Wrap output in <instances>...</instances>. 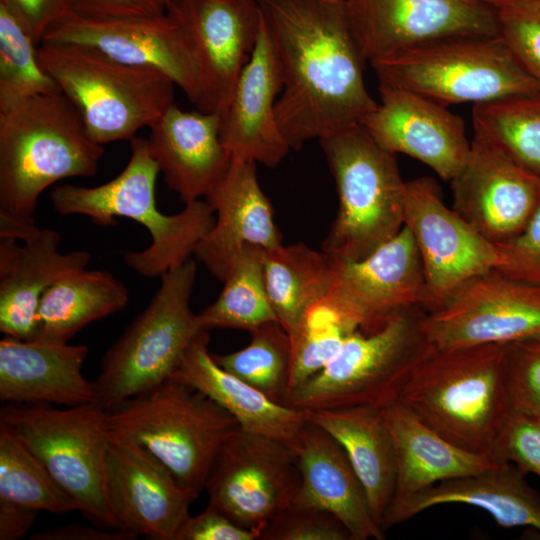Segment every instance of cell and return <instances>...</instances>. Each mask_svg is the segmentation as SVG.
Segmentation results:
<instances>
[{
	"instance_id": "11",
	"label": "cell",
	"mask_w": 540,
	"mask_h": 540,
	"mask_svg": "<svg viewBox=\"0 0 540 540\" xmlns=\"http://www.w3.org/2000/svg\"><path fill=\"white\" fill-rule=\"evenodd\" d=\"M379 82L442 106L540 93L500 35L445 40L370 62Z\"/></svg>"
},
{
	"instance_id": "35",
	"label": "cell",
	"mask_w": 540,
	"mask_h": 540,
	"mask_svg": "<svg viewBox=\"0 0 540 540\" xmlns=\"http://www.w3.org/2000/svg\"><path fill=\"white\" fill-rule=\"evenodd\" d=\"M474 136L540 178V93L473 105Z\"/></svg>"
},
{
	"instance_id": "9",
	"label": "cell",
	"mask_w": 540,
	"mask_h": 540,
	"mask_svg": "<svg viewBox=\"0 0 540 540\" xmlns=\"http://www.w3.org/2000/svg\"><path fill=\"white\" fill-rule=\"evenodd\" d=\"M426 310H402L379 329L352 333L320 372L289 392L299 410L369 406L384 409L399 396L418 364L435 348L424 327Z\"/></svg>"
},
{
	"instance_id": "33",
	"label": "cell",
	"mask_w": 540,
	"mask_h": 540,
	"mask_svg": "<svg viewBox=\"0 0 540 540\" xmlns=\"http://www.w3.org/2000/svg\"><path fill=\"white\" fill-rule=\"evenodd\" d=\"M264 280L278 322L289 333L303 313L331 290L334 258L303 242L265 251Z\"/></svg>"
},
{
	"instance_id": "28",
	"label": "cell",
	"mask_w": 540,
	"mask_h": 540,
	"mask_svg": "<svg viewBox=\"0 0 540 540\" xmlns=\"http://www.w3.org/2000/svg\"><path fill=\"white\" fill-rule=\"evenodd\" d=\"M86 345L46 343L5 336L0 341V399L15 404L67 407L93 401V382L82 374Z\"/></svg>"
},
{
	"instance_id": "2",
	"label": "cell",
	"mask_w": 540,
	"mask_h": 540,
	"mask_svg": "<svg viewBox=\"0 0 540 540\" xmlns=\"http://www.w3.org/2000/svg\"><path fill=\"white\" fill-rule=\"evenodd\" d=\"M509 346L434 348L414 369L397 402L450 442L491 455L512 413Z\"/></svg>"
},
{
	"instance_id": "10",
	"label": "cell",
	"mask_w": 540,
	"mask_h": 540,
	"mask_svg": "<svg viewBox=\"0 0 540 540\" xmlns=\"http://www.w3.org/2000/svg\"><path fill=\"white\" fill-rule=\"evenodd\" d=\"M0 425L45 466L92 524L116 529L106 496L108 412L95 402L56 408L48 403H8Z\"/></svg>"
},
{
	"instance_id": "47",
	"label": "cell",
	"mask_w": 540,
	"mask_h": 540,
	"mask_svg": "<svg viewBox=\"0 0 540 540\" xmlns=\"http://www.w3.org/2000/svg\"><path fill=\"white\" fill-rule=\"evenodd\" d=\"M171 0H74L75 14L87 19L107 20L167 12Z\"/></svg>"
},
{
	"instance_id": "5",
	"label": "cell",
	"mask_w": 540,
	"mask_h": 540,
	"mask_svg": "<svg viewBox=\"0 0 540 540\" xmlns=\"http://www.w3.org/2000/svg\"><path fill=\"white\" fill-rule=\"evenodd\" d=\"M37 57L98 144L132 139L174 104L176 85L168 76L95 48L43 41Z\"/></svg>"
},
{
	"instance_id": "31",
	"label": "cell",
	"mask_w": 540,
	"mask_h": 540,
	"mask_svg": "<svg viewBox=\"0 0 540 540\" xmlns=\"http://www.w3.org/2000/svg\"><path fill=\"white\" fill-rule=\"evenodd\" d=\"M307 420L328 432L344 449L382 527L393 501L396 462L382 409L369 406L303 410Z\"/></svg>"
},
{
	"instance_id": "34",
	"label": "cell",
	"mask_w": 540,
	"mask_h": 540,
	"mask_svg": "<svg viewBox=\"0 0 540 540\" xmlns=\"http://www.w3.org/2000/svg\"><path fill=\"white\" fill-rule=\"evenodd\" d=\"M264 253L261 248L249 246L238 254L218 298L198 313L206 330L251 331L278 321L265 286Z\"/></svg>"
},
{
	"instance_id": "17",
	"label": "cell",
	"mask_w": 540,
	"mask_h": 540,
	"mask_svg": "<svg viewBox=\"0 0 540 540\" xmlns=\"http://www.w3.org/2000/svg\"><path fill=\"white\" fill-rule=\"evenodd\" d=\"M106 496L116 529L152 540H175L196 497L146 448L111 430Z\"/></svg>"
},
{
	"instance_id": "43",
	"label": "cell",
	"mask_w": 540,
	"mask_h": 540,
	"mask_svg": "<svg viewBox=\"0 0 540 540\" xmlns=\"http://www.w3.org/2000/svg\"><path fill=\"white\" fill-rule=\"evenodd\" d=\"M491 456L499 462L514 464L524 474L540 477V414L511 413Z\"/></svg>"
},
{
	"instance_id": "12",
	"label": "cell",
	"mask_w": 540,
	"mask_h": 540,
	"mask_svg": "<svg viewBox=\"0 0 540 540\" xmlns=\"http://www.w3.org/2000/svg\"><path fill=\"white\" fill-rule=\"evenodd\" d=\"M423 327L437 349L540 339V285L489 270L426 311Z\"/></svg>"
},
{
	"instance_id": "19",
	"label": "cell",
	"mask_w": 540,
	"mask_h": 540,
	"mask_svg": "<svg viewBox=\"0 0 540 540\" xmlns=\"http://www.w3.org/2000/svg\"><path fill=\"white\" fill-rule=\"evenodd\" d=\"M333 258L331 291L360 331L373 332L408 308L426 310L422 260L405 225L395 237L361 260Z\"/></svg>"
},
{
	"instance_id": "40",
	"label": "cell",
	"mask_w": 540,
	"mask_h": 540,
	"mask_svg": "<svg viewBox=\"0 0 540 540\" xmlns=\"http://www.w3.org/2000/svg\"><path fill=\"white\" fill-rule=\"evenodd\" d=\"M497 16L499 35L540 88V0H512Z\"/></svg>"
},
{
	"instance_id": "4",
	"label": "cell",
	"mask_w": 540,
	"mask_h": 540,
	"mask_svg": "<svg viewBox=\"0 0 540 540\" xmlns=\"http://www.w3.org/2000/svg\"><path fill=\"white\" fill-rule=\"evenodd\" d=\"M103 152L60 91L0 111V212L33 217L44 190L63 179L93 176Z\"/></svg>"
},
{
	"instance_id": "45",
	"label": "cell",
	"mask_w": 540,
	"mask_h": 540,
	"mask_svg": "<svg viewBox=\"0 0 540 540\" xmlns=\"http://www.w3.org/2000/svg\"><path fill=\"white\" fill-rule=\"evenodd\" d=\"M39 45L47 31L75 14L74 0H0Z\"/></svg>"
},
{
	"instance_id": "44",
	"label": "cell",
	"mask_w": 540,
	"mask_h": 540,
	"mask_svg": "<svg viewBox=\"0 0 540 540\" xmlns=\"http://www.w3.org/2000/svg\"><path fill=\"white\" fill-rule=\"evenodd\" d=\"M506 275L540 285V196L524 229L511 240L498 245Z\"/></svg>"
},
{
	"instance_id": "6",
	"label": "cell",
	"mask_w": 540,
	"mask_h": 540,
	"mask_svg": "<svg viewBox=\"0 0 540 540\" xmlns=\"http://www.w3.org/2000/svg\"><path fill=\"white\" fill-rule=\"evenodd\" d=\"M335 180L338 210L321 249L342 260H361L404 226L405 183L396 154L359 124L319 140Z\"/></svg>"
},
{
	"instance_id": "39",
	"label": "cell",
	"mask_w": 540,
	"mask_h": 540,
	"mask_svg": "<svg viewBox=\"0 0 540 540\" xmlns=\"http://www.w3.org/2000/svg\"><path fill=\"white\" fill-rule=\"evenodd\" d=\"M38 45L0 3V111L30 97L59 92L38 61Z\"/></svg>"
},
{
	"instance_id": "27",
	"label": "cell",
	"mask_w": 540,
	"mask_h": 540,
	"mask_svg": "<svg viewBox=\"0 0 540 540\" xmlns=\"http://www.w3.org/2000/svg\"><path fill=\"white\" fill-rule=\"evenodd\" d=\"M510 462L434 484L392 504L382 522L385 530L431 507L465 504L489 513L504 528L528 527L540 535V494Z\"/></svg>"
},
{
	"instance_id": "24",
	"label": "cell",
	"mask_w": 540,
	"mask_h": 540,
	"mask_svg": "<svg viewBox=\"0 0 540 540\" xmlns=\"http://www.w3.org/2000/svg\"><path fill=\"white\" fill-rule=\"evenodd\" d=\"M149 128L160 173L185 204L206 197L226 174L232 157L220 138L219 112H187L173 104Z\"/></svg>"
},
{
	"instance_id": "3",
	"label": "cell",
	"mask_w": 540,
	"mask_h": 540,
	"mask_svg": "<svg viewBox=\"0 0 540 540\" xmlns=\"http://www.w3.org/2000/svg\"><path fill=\"white\" fill-rule=\"evenodd\" d=\"M130 147V158L114 179L95 187L58 185L51 190L50 201L61 216L84 215L100 226L115 225L116 217H126L143 225L150 233V246L125 252L123 258L137 274L161 277L192 258L213 227L215 213L200 199L186 203L179 213H162L155 197L160 170L148 140L135 136Z\"/></svg>"
},
{
	"instance_id": "50",
	"label": "cell",
	"mask_w": 540,
	"mask_h": 540,
	"mask_svg": "<svg viewBox=\"0 0 540 540\" xmlns=\"http://www.w3.org/2000/svg\"><path fill=\"white\" fill-rule=\"evenodd\" d=\"M40 228L33 217H20L0 212V238L26 241L34 236Z\"/></svg>"
},
{
	"instance_id": "22",
	"label": "cell",
	"mask_w": 540,
	"mask_h": 540,
	"mask_svg": "<svg viewBox=\"0 0 540 540\" xmlns=\"http://www.w3.org/2000/svg\"><path fill=\"white\" fill-rule=\"evenodd\" d=\"M256 165L232 157L226 174L206 196L215 222L193 257L221 283L244 248L268 251L283 244L272 204L259 185Z\"/></svg>"
},
{
	"instance_id": "52",
	"label": "cell",
	"mask_w": 540,
	"mask_h": 540,
	"mask_svg": "<svg viewBox=\"0 0 540 540\" xmlns=\"http://www.w3.org/2000/svg\"><path fill=\"white\" fill-rule=\"evenodd\" d=\"M332 1H336V2H344L345 0H332Z\"/></svg>"
},
{
	"instance_id": "13",
	"label": "cell",
	"mask_w": 540,
	"mask_h": 540,
	"mask_svg": "<svg viewBox=\"0 0 540 540\" xmlns=\"http://www.w3.org/2000/svg\"><path fill=\"white\" fill-rule=\"evenodd\" d=\"M297 458L284 442L238 427L223 443L209 471V503L259 536L295 499Z\"/></svg>"
},
{
	"instance_id": "29",
	"label": "cell",
	"mask_w": 540,
	"mask_h": 540,
	"mask_svg": "<svg viewBox=\"0 0 540 540\" xmlns=\"http://www.w3.org/2000/svg\"><path fill=\"white\" fill-rule=\"evenodd\" d=\"M209 331L189 347L170 379L200 391L243 430L274 438L293 450L306 423L303 410L276 402L219 366L209 352Z\"/></svg>"
},
{
	"instance_id": "15",
	"label": "cell",
	"mask_w": 540,
	"mask_h": 540,
	"mask_svg": "<svg viewBox=\"0 0 540 540\" xmlns=\"http://www.w3.org/2000/svg\"><path fill=\"white\" fill-rule=\"evenodd\" d=\"M404 225L422 260L427 312L439 307L462 283L503 264L499 246L447 207L430 177L406 181Z\"/></svg>"
},
{
	"instance_id": "25",
	"label": "cell",
	"mask_w": 540,
	"mask_h": 540,
	"mask_svg": "<svg viewBox=\"0 0 540 540\" xmlns=\"http://www.w3.org/2000/svg\"><path fill=\"white\" fill-rule=\"evenodd\" d=\"M60 241L59 232L49 228H40L22 245L0 238V331L5 336L30 340L44 292L89 264L90 252L62 253Z\"/></svg>"
},
{
	"instance_id": "8",
	"label": "cell",
	"mask_w": 540,
	"mask_h": 540,
	"mask_svg": "<svg viewBox=\"0 0 540 540\" xmlns=\"http://www.w3.org/2000/svg\"><path fill=\"white\" fill-rule=\"evenodd\" d=\"M111 430L135 440L196 498L226 439L240 427L209 397L168 379L107 410Z\"/></svg>"
},
{
	"instance_id": "42",
	"label": "cell",
	"mask_w": 540,
	"mask_h": 540,
	"mask_svg": "<svg viewBox=\"0 0 540 540\" xmlns=\"http://www.w3.org/2000/svg\"><path fill=\"white\" fill-rule=\"evenodd\" d=\"M508 388L512 413L540 414V339L510 343Z\"/></svg>"
},
{
	"instance_id": "48",
	"label": "cell",
	"mask_w": 540,
	"mask_h": 540,
	"mask_svg": "<svg viewBox=\"0 0 540 540\" xmlns=\"http://www.w3.org/2000/svg\"><path fill=\"white\" fill-rule=\"evenodd\" d=\"M137 537L120 529L101 528L94 524L71 523L31 535V540H134Z\"/></svg>"
},
{
	"instance_id": "36",
	"label": "cell",
	"mask_w": 540,
	"mask_h": 540,
	"mask_svg": "<svg viewBox=\"0 0 540 540\" xmlns=\"http://www.w3.org/2000/svg\"><path fill=\"white\" fill-rule=\"evenodd\" d=\"M357 330V324L331 290L312 304L289 333L291 369L288 393L324 369Z\"/></svg>"
},
{
	"instance_id": "41",
	"label": "cell",
	"mask_w": 540,
	"mask_h": 540,
	"mask_svg": "<svg viewBox=\"0 0 540 540\" xmlns=\"http://www.w3.org/2000/svg\"><path fill=\"white\" fill-rule=\"evenodd\" d=\"M259 540H351V536L332 513L293 501L265 525Z\"/></svg>"
},
{
	"instance_id": "30",
	"label": "cell",
	"mask_w": 540,
	"mask_h": 540,
	"mask_svg": "<svg viewBox=\"0 0 540 540\" xmlns=\"http://www.w3.org/2000/svg\"><path fill=\"white\" fill-rule=\"evenodd\" d=\"M382 412L396 462L391 505L439 482L478 473L499 462L490 454L450 442L400 402Z\"/></svg>"
},
{
	"instance_id": "1",
	"label": "cell",
	"mask_w": 540,
	"mask_h": 540,
	"mask_svg": "<svg viewBox=\"0 0 540 540\" xmlns=\"http://www.w3.org/2000/svg\"><path fill=\"white\" fill-rule=\"evenodd\" d=\"M282 74L276 102L280 130L291 149L359 125L378 102L363 75L366 61L332 0H257Z\"/></svg>"
},
{
	"instance_id": "46",
	"label": "cell",
	"mask_w": 540,
	"mask_h": 540,
	"mask_svg": "<svg viewBox=\"0 0 540 540\" xmlns=\"http://www.w3.org/2000/svg\"><path fill=\"white\" fill-rule=\"evenodd\" d=\"M175 540H259V534L240 526L208 503L200 514L186 519Z\"/></svg>"
},
{
	"instance_id": "16",
	"label": "cell",
	"mask_w": 540,
	"mask_h": 540,
	"mask_svg": "<svg viewBox=\"0 0 540 540\" xmlns=\"http://www.w3.org/2000/svg\"><path fill=\"white\" fill-rule=\"evenodd\" d=\"M352 34L369 62L433 43L499 35L497 10L472 0H345Z\"/></svg>"
},
{
	"instance_id": "21",
	"label": "cell",
	"mask_w": 540,
	"mask_h": 540,
	"mask_svg": "<svg viewBox=\"0 0 540 540\" xmlns=\"http://www.w3.org/2000/svg\"><path fill=\"white\" fill-rule=\"evenodd\" d=\"M168 11L188 32L201 67L205 112L221 113L260 36L257 0H171Z\"/></svg>"
},
{
	"instance_id": "18",
	"label": "cell",
	"mask_w": 540,
	"mask_h": 540,
	"mask_svg": "<svg viewBox=\"0 0 540 540\" xmlns=\"http://www.w3.org/2000/svg\"><path fill=\"white\" fill-rule=\"evenodd\" d=\"M380 102L360 125L385 150L408 155L451 181L471 149L461 117L414 91L379 82Z\"/></svg>"
},
{
	"instance_id": "26",
	"label": "cell",
	"mask_w": 540,
	"mask_h": 540,
	"mask_svg": "<svg viewBox=\"0 0 540 540\" xmlns=\"http://www.w3.org/2000/svg\"><path fill=\"white\" fill-rule=\"evenodd\" d=\"M293 451L300 475L294 502L332 513L351 540L385 539L344 449L328 432L306 419Z\"/></svg>"
},
{
	"instance_id": "7",
	"label": "cell",
	"mask_w": 540,
	"mask_h": 540,
	"mask_svg": "<svg viewBox=\"0 0 540 540\" xmlns=\"http://www.w3.org/2000/svg\"><path fill=\"white\" fill-rule=\"evenodd\" d=\"M191 258L161 276L158 290L104 354L93 402L110 410L170 379L206 330L191 308L197 264Z\"/></svg>"
},
{
	"instance_id": "14",
	"label": "cell",
	"mask_w": 540,
	"mask_h": 540,
	"mask_svg": "<svg viewBox=\"0 0 540 540\" xmlns=\"http://www.w3.org/2000/svg\"><path fill=\"white\" fill-rule=\"evenodd\" d=\"M43 41L95 48L121 62L168 76L188 100L205 112V89L194 44L180 21L163 14L94 20L76 14L58 22Z\"/></svg>"
},
{
	"instance_id": "38",
	"label": "cell",
	"mask_w": 540,
	"mask_h": 540,
	"mask_svg": "<svg viewBox=\"0 0 540 540\" xmlns=\"http://www.w3.org/2000/svg\"><path fill=\"white\" fill-rule=\"evenodd\" d=\"M0 498L54 514L78 511L74 499L3 425H0Z\"/></svg>"
},
{
	"instance_id": "51",
	"label": "cell",
	"mask_w": 540,
	"mask_h": 540,
	"mask_svg": "<svg viewBox=\"0 0 540 540\" xmlns=\"http://www.w3.org/2000/svg\"><path fill=\"white\" fill-rule=\"evenodd\" d=\"M472 1L492 7L497 10L503 7L504 5H506L507 3L511 2L512 0H472Z\"/></svg>"
},
{
	"instance_id": "20",
	"label": "cell",
	"mask_w": 540,
	"mask_h": 540,
	"mask_svg": "<svg viewBox=\"0 0 540 540\" xmlns=\"http://www.w3.org/2000/svg\"><path fill=\"white\" fill-rule=\"evenodd\" d=\"M452 208L496 245L517 236L540 196V178L474 136L469 156L450 181Z\"/></svg>"
},
{
	"instance_id": "32",
	"label": "cell",
	"mask_w": 540,
	"mask_h": 540,
	"mask_svg": "<svg viewBox=\"0 0 540 540\" xmlns=\"http://www.w3.org/2000/svg\"><path fill=\"white\" fill-rule=\"evenodd\" d=\"M128 300L127 287L111 272L86 268L73 272L44 292L27 341L67 343L89 323L123 309Z\"/></svg>"
},
{
	"instance_id": "37",
	"label": "cell",
	"mask_w": 540,
	"mask_h": 540,
	"mask_svg": "<svg viewBox=\"0 0 540 540\" xmlns=\"http://www.w3.org/2000/svg\"><path fill=\"white\" fill-rule=\"evenodd\" d=\"M249 332L246 347L224 355L212 354L213 358L224 370L284 404L291 369L290 336L278 321L262 324Z\"/></svg>"
},
{
	"instance_id": "23",
	"label": "cell",
	"mask_w": 540,
	"mask_h": 540,
	"mask_svg": "<svg viewBox=\"0 0 540 540\" xmlns=\"http://www.w3.org/2000/svg\"><path fill=\"white\" fill-rule=\"evenodd\" d=\"M282 74L264 23L256 47L220 113V138L231 157L276 167L291 149L276 117Z\"/></svg>"
},
{
	"instance_id": "49",
	"label": "cell",
	"mask_w": 540,
	"mask_h": 540,
	"mask_svg": "<svg viewBox=\"0 0 540 540\" xmlns=\"http://www.w3.org/2000/svg\"><path fill=\"white\" fill-rule=\"evenodd\" d=\"M38 510L0 498V540L23 538L34 524Z\"/></svg>"
}]
</instances>
